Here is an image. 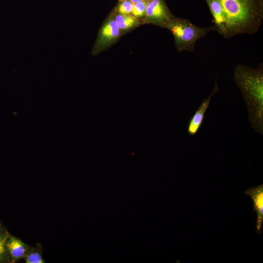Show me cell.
Instances as JSON below:
<instances>
[{
	"mask_svg": "<svg viewBox=\"0 0 263 263\" xmlns=\"http://www.w3.org/2000/svg\"><path fill=\"white\" fill-rule=\"evenodd\" d=\"M234 80L241 90L248 112V119L254 130L263 134V66L251 69L237 65Z\"/></svg>",
	"mask_w": 263,
	"mask_h": 263,
	"instance_id": "1",
	"label": "cell"
},
{
	"mask_svg": "<svg viewBox=\"0 0 263 263\" xmlns=\"http://www.w3.org/2000/svg\"><path fill=\"white\" fill-rule=\"evenodd\" d=\"M225 21V38L256 33L263 20V0H218Z\"/></svg>",
	"mask_w": 263,
	"mask_h": 263,
	"instance_id": "2",
	"label": "cell"
},
{
	"mask_svg": "<svg viewBox=\"0 0 263 263\" xmlns=\"http://www.w3.org/2000/svg\"><path fill=\"white\" fill-rule=\"evenodd\" d=\"M165 28L173 35L175 46L179 53L194 52L197 40L205 37L210 31L214 30L213 26L198 27L187 19L175 17L168 21Z\"/></svg>",
	"mask_w": 263,
	"mask_h": 263,
	"instance_id": "3",
	"label": "cell"
},
{
	"mask_svg": "<svg viewBox=\"0 0 263 263\" xmlns=\"http://www.w3.org/2000/svg\"><path fill=\"white\" fill-rule=\"evenodd\" d=\"M122 36L111 12L98 32L92 50V56H97L105 51L115 44Z\"/></svg>",
	"mask_w": 263,
	"mask_h": 263,
	"instance_id": "4",
	"label": "cell"
},
{
	"mask_svg": "<svg viewBox=\"0 0 263 263\" xmlns=\"http://www.w3.org/2000/svg\"><path fill=\"white\" fill-rule=\"evenodd\" d=\"M174 17L165 0H151L147 2L143 24H152L165 28L168 21Z\"/></svg>",
	"mask_w": 263,
	"mask_h": 263,
	"instance_id": "5",
	"label": "cell"
},
{
	"mask_svg": "<svg viewBox=\"0 0 263 263\" xmlns=\"http://www.w3.org/2000/svg\"><path fill=\"white\" fill-rule=\"evenodd\" d=\"M219 90V88L217 81H216L214 87L210 94L207 99L202 101L200 106L189 121L187 131L189 135L191 136L194 135L200 129L203 122L205 114L209 106L211 97Z\"/></svg>",
	"mask_w": 263,
	"mask_h": 263,
	"instance_id": "6",
	"label": "cell"
},
{
	"mask_svg": "<svg viewBox=\"0 0 263 263\" xmlns=\"http://www.w3.org/2000/svg\"><path fill=\"white\" fill-rule=\"evenodd\" d=\"M244 193L251 197L253 204V210L257 214L256 231L258 234L262 233L263 222V185L248 188L245 190Z\"/></svg>",
	"mask_w": 263,
	"mask_h": 263,
	"instance_id": "7",
	"label": "cell"
},
{
	"mask_svg": "<svg viewBox=\"0 0 263 263\" xmlns=\"http://www.w3.org/2000/svg\"><path fill=\"white\" fill-rule=\"evenodd\" d=\"M5 246L9 257L10 263H15L23 259L27 253L29 245L10 233L6 241Z\"/></svg>",
	"mask_w": 263,
	"mask_h": 263,
	"instance_id": "8",
	"label": "cell"
},
{
	"mask_svg": "<svg viewBox=\"0 0 263 263\" xmlns=\"http://www.w3.org/2000/svg\"><path fill=\"white\" fill-rule=\"evenodd\" d=\"M213 19L214 30L224 38L226 32L225 21L221 4L218 0H205Z\"/></svg>",
	"mask_w": 263,
	"mask_h": 263,
	"instance_id": "9",
	"label": "cell"
},
{
	"mask_svg": "<svg viewBox=\"0 0 263 263\" xmlns=\"http://www.w3.org/2000/svg\"><path fill=\"white\" fill-rule=\"evenodd\" d=\"M113 14L115 23L123 35L143 25V23L132 15H120L113 12Z\"/></svg>",
	"mask_w": 263,
	"mask_h": 263,
	"instance_id": "10",
	"label": "cell"
},
{
	"mask_svg": "<svg viewBox=\"0 0 263 263\" xmlns=\"http://www.w3.org/2000/svg\"><path fill=\"white\" fill-rule=\"evenodd\" d=\"M42 245L39 243H37L35 246L29 245L23 259L26 263H45L42 257Z\"/></svg>",
	"mask_w": 263,
	"mask_h": 263,
	"instance_id": "11",
	"label": "cell"
},
{
	"mask_svg": "<svg viewBox=\"0 0 263 263\" xmlns=\"http://www.w3.org/2000/svg\"><path fill=\"white\" fill-rule=\"evenodd\" d=\"M10 233L0 220V263H10L5 244Z\"/></svg>",
	"mask_w": 263,
	"mask_h": 263,
	"instance_id": "12",
	"label": "cell"
},
{
	"mask_svg": "<svg viewBox=\"0 0 263 263\" xmlns=\"http://www.w3.org/2000/svg\"><path fill=\"white\" fill-rule=\"evenodd\" d=\"M147 3L145 0H142L133 4L132 15L143 23L146 16Z\"/></svg>",
	"mask_w": 263,
	"mask_h": 263,
	"instance_id": "13",
	"label": "cell"
},
{
	"mask_svg": "<svg viewBox=\"0 0 263 263\" xmlns=\"http://www.w3.org/2000/svg\"><path fill=\"white\" fill-rule=\"evenodd\" d=\"M133 4L130 0H120L112 10L120 15H132Z\"/></svg>",
	"mask_w": 263,
	"mask_h": 263,
	"instance_id": "14",
	"label": "cell"
},
{
	"mask_svg": "<svg viewBox=\"0 0 263 263\" xmlns=\"http://www.w3.org/2000/svg\"><path fill=\"white\" fill-rule=\"evenodd\" d=\"M130 0L131 2H132L133 3H136V2H139L142 0Z\"/></svg>",
	"mask_w": 263,
	"mask_h": 263,
	"instance_id": "15",
	"label": "cell"
},
{
	"mask_svg": "<svg viewBox=\"0 0 263 263\" xmlns=\"http://www.w3.org/2000/svg\"><path fill=\"white\" fill-rule=\"evenodd\" d=\"M145 0L146 2H149V1H150V0Z\"/></svg>",
	"mask_w": 263,
	"mask_h": 263,
	"instance_id": "16",
	"label": "cell"
},
{
	"mask_svg": "<svg viewBox=\"0 0 263 263\" xmlns=\"http://www.w3.org/2000/svg\"><path fill=\"white\" fill-rule=\"evenodd\" d=\"M120 0H119V1H120Z\"/></svg>",
	"mask_w": 263,
	"mask_h": 263,
	"instance_id": "17",
	"label": "cell"
}]
</instances>
